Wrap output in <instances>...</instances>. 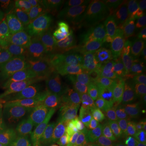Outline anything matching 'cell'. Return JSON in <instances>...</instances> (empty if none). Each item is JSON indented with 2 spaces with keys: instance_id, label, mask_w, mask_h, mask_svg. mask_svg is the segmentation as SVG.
Masks as SVG:
<instances>
[{
  "instance_id": "cell-1",
  "label": "cell",
  "mask_w": 146,
  "mask_h": 146,
  "mask_svg": "<svg viewBox=\"0 0 146 146\" xmlns=\"http://www.w3.org/2000/svg\"><path fill=\"white\" fill-rule=\"evenodd\" d=\"M105 44L103 33L96 27L80 32L61 44L50 56L61 73L70 74L98 59Z\"/></svg>"
},
{
  "instance_id": "cell-2",
  "label": "cell",
  "mask_w": 146,
  "mask_h": 146,
  "mask_svg": "<svg viewBox=\"0 0 146 146\" xmlns=\"http://www.w3.org/2000/svg\"><path fill=\"white\" fill-rule=\"evenodd\" d=\"M94 111L88 91L73 73L63 75V84L52 96L50 114L53 119L72 121L89 117Z\"/></svg>"
},
{
  "instance_id": "cell-3",
  "label": "cell",
  "mask_w": 146,
  "mask_h": 146,
  "mask_svg": "<svg viewBox=\"0 0 146 146\" xmlns=\"http://www.w3.org/2000/svg\"><path fill=\"white\" fill-rule=\"evenodd\" d=\"M58 136V131L49 112L27 113L14 125L0 131V146H30Z\"/></svg>"
},
{
  "instance_id": "cell-4",
  "label": "cell",
  "mask_w": 146,
  "mask_h": 146,
  "mask_svg": "<svg viewBox=\"0 0 146 146\" xmlns=\"http://www.w3.org/2000/svg\"><path fill=\"white\" fill-rule=\"evenodd\" d=\"M53 120L58 136L70 146H105L110 142L109 135L102 130L92 113L81 119Z\"/></svg>"
},
{
  "instance_id": "cell-5",
  "label": "cell",
  "mask_w": 146,
  "mask_h": 146,
  "mask_svg": "<svg viewBox=\"0 0 146 146\" xmlns=\"http://www.w3.org/2000/svg\"><path fill=\"white\" fill-rule=\"evenodd\" d=\"M73 74L88 91L94 110L106 107L109 105L114 81L108 76L98 58Z\"/></svg>"
},
{
  "instance_id": "cell-6",
  "label": "cell",
  "mask_w": 146,
  "mask_h": 146,
  "mask_svg": "<svg viewBox=\"0 0 146 146\" xmlns=\"http://www.w3.org/2000/svg\"><path fill=\"white\" fill-rule=\"evenodd\" d=\"M11 40L22 69L47 61L49 55L26 25H19L12 31Z\"/></svg>"
},
{
  "instance_id": "cell-7",
  "label": "cell",
  "mask_w": 146,
  "mask_h": 146,
  "mask_svg": "<svg viewBox=\"0 0 146 146\" xmlns=\"http://www.w3.org/2000/svg\"><path fill=\"white\" fill-rule=\"evenodd\" d=\"M63 77L51 62L45 61L23 70L21 87L53 96L61 88Z\"/></svg>"
},
{
  "instance_id": "cell-8",
  "label": "cell",
  "mask_w": 146,
  "mask_h": 146,
  "mask_svg": "<svg viewBox=\"0 0 146 146\" xmlns=\"http://www.w3.org/2000/svg\"><path fill=\"white\" fill-rule=\"evenodd\" d=\"M146 98V62L141 59L139 67L129 77L113 82L112 94L107 106H127Z\"/></svg>"
},
{
  "instance_id": "cell-9",
  "label": "cell",
  "mask_w": 146,
  "mask_h": 146,
  "mask_svg": "<svg viewBox=\"0 0 146 146\" xmlns=\"http://www.w3.org/2000/svg\"><path fill=\"white\" fill-rule=\"evenodd\" d=\"M22 72L11 36H7L0 45V93L4 98H10L21 88Z\"/></svg>"
},
{
  "instance_id": "cell-10",
  "label": "cell",
  "mask_w": 146,
  "mask_h": 146,
  "mask_svg": "<svg viewBox=\"0 0 146 146\" xmlns=\"http://www.w3.org/2000/svg\"><path fill=\"white\" fill-rule=\"evenodd\" d=\"M128 3L123 0H87L83 1V6L96 25L106 28L119 19Z\"/></svg>"
},
{
  "instance_id": "cell-11",
  "label": "cell",
  "mask_w": 146,
  "mask_h": 146,
  "mask_svg": "<svg viewBox=\"0 0 146 146\" xmlns=\"http://www.w3.org/2000/svg\"><path fill=\"white\" fill-rule=\"evenodd\" d=\"M92 27H96V24L83 6V7L78 10L63 14L54 28L61 44H63L80 32Z\"/></svg>"
},
{
  "instance_id": "cell-12",
  "label": "cell",
  "mask_w": 146,
  "mask_h": 146,
  "mask_svg": "<svg viewBox=\"0 0 146 146\" xmlns=\"http://www.w3.org/2000/svg\"><path fill=\"white\" fill-rule=\"evenodd\" d=\"M25 113L47 111L52 105V96L27 88L21 87L11 97Z\"/></svg>"
},
{
  "instance_id": "cell-13",
  "label": "cell",
  "mask_w": 146,
  "mask_h": 146,
  "mask_svg": "<svg viewBox=\"0 0 146 146\" xmlns=\"http://www.w3.org/2000/svg\"><path fill=\"white\" fill-rule=\"evenodd\" d=\"M115 34L135 41L146 49V13L126 16L115 28Z\"/></svg>"
},
{
  "instance_id": "cell-14",
  "label": "cell",
  "mask_w": 146,
  "mask_h": 146,
  "mask_svg": "<svg viewBox=\"0 0 146 146\" xmlns=\"http://www.w3.org/2000/svg\"><path fill=\"white\" fill-rule=\"evenodd\" d=\"M25 25L48 51L53 52L61 45L55 28L42 19L36 16H29Z\"/></svg>"
},
{
  "instance_id": "cell-15",
  "label": "cell",
  "mask_w": 146,
  "mask_h": 146,
  "mask_svg": "<svg viewBox=\"0 0 146 146\" xmlns=\"http://www.w3.org/2000/svg\"><path fill=\"white\" fill-rule=\"evenodd\" d=\"M29 3L30 16H36L55 27L63 16V11L55 0H33Z\"/></svg>"
},
{
  "instance_id": "cell-16",
  "label": "cell",
  "mask_w": 146,
  "mask_h": 146,
  "mask_svg": "<svg viewBox=\"0 0 146 146\" xmlns=\"http://www.w3.org/2000/svg\"><path fill=\"white\" fill-rule=\"evenodd\" d=\"M25 114L15 100L3 97L0 102V131L14 125Z\"/></svg>"
},
{
  "instance_id": "cell-17",
  "label": "cell",
  "mask_w": 146,
  "mask_h": 146,
  "mask_svg": "<svg viewBox=\"0 0 146 146\" xmlns=\"http://www.w3.org/2000/svg\"><path fill=\"white\" fill-rule=\"evenodd\" d=\"M0 10L6 19L18 24L29 12V3L20 0H0Z\"/></svg>"
},
{
  "instance_id": "cell-18",
  "label": "cell",
  "mask_w": 146,
  "mask_h": 146,
  "mask_svg": "<svg viewBox=\"0 0 146 146\" xmlns=\"http://www.w3.org/2000/svg\"><path fill=\"white\" fill-rule=\"evenodd\" d=\"M115 146H146V131L126 129L110 135Z\"/></svg>"
},
{
  "instance_id": "cell-19",
  "label": "cell",
  "mask_w": 146,
  "mask_h": 146,
  "mask_svg": "<svg viewBox=\"0 0 146 146\" xmlns=\"http://www.w3.org/2000/svg\"><path fill=\"white\" fill-rule=\"evenodd\" d=\"M115 58L124 66H138L139 53L135 47L127 42H119L116 45Z\"/></svg>"
},
{
  "instance_id": "cell-20",
  "label": "cell",
  "mask_w": 146,
  "mask_h": 146,
  "mask_svg": "<svg viewBox=\"0 0 146 146\" xmlns=\"http://www.w3.org/2000/svg\"><path fill=\"white\" fill-rule=\"evenodd\" d=\"M138 66H124L115 58H112L106 67V72L115 82L121 81L129 77L137 70Z\"/></svg>"
},
{
  "instance_id": "cell-21",
  "label": "cell",
  "mask_w": 146,
  "mask_h": 146,
  "mask_svg": "<svg viewBox=\"0 0 146 146\" xmlns=\"http://www.w3.org/2000/svg\"><path fill=\"white\" fill-rule=\"evenodd\" d=\"M58 5L61 7L64 14L70 13L83 7V1L77 0H55Z\"/></svg>"
},
{
  "instance_id": "cell-22",
  "label": "cell",
  "mask_w": 146,
  "mask_h": 146,
  "mask_svg": "<svg viewBox=\"0 0 146 146\" xmlns=\"http://www.w3.org/2000/svg\"><path fill=\"white\" fill-rule=\"evenodd\" d=\"M146 13V0L132 2L128 7L127 16H137Z\"/></svg>"
},
{
  "instance_id": "cell-23",
  "label": "cell",
  "mask_w": 146,
  "mask_h": 146,
  "mask_svg": "<svg viewBox=\"0 0 146 146\" xmlns=\"http://www.w3.org/2000/svg\"><path fill=\"white\" fill-rule=\"evenodd\" d=\"M30 146H70L67 142L63 141L60 136H54L52 138L38 141Z\"/></svg>"
},
{
  "instance_id": "cell-24",
  "label": "cell",
  "mask_w": 146,
  "mask_h": 146,
  "mask_svg": "<svg viewBox=\"0 0 146 146\" xmlns=\"http://www.w3.org/2000/svg\"><path fill=\"white\" fill-rule=\"evenodd\" d=\"M8 31V27L0 19V38L4 40L7 37V33Z\"/></svg>"
},
{
  "instance_id": "cell-25",
  "label": "cell",
  "mask_w": 146,
  "mask_h": 146,
  "mask_svg": "<svg viewBox=\"0 0 146 146\" xmlns=\"http://www.w3.org/2000/svg\"><path fill=\"white\" fill-rule=\"evenodd\" d=\"M105 146H115V145H114V144H113V143H112V142H111V141H110V143H108L106 145H105Z\"/></svg>"
},
{
  "instance_id": "cell-26",
  "label": "cell",
  "mask_w": 146,
  "mask_h": 146,
  "mask_svg": "<svg viewBox=\"0 0 146 146\" xmlns=\"http://www.w3.org/2000/svg\"><path fill=\"white\" fill-rule=\"evenodd\" d=\"M3 41H4V40H3V39H1V38H0V45H1V43L3 42Z\"/></svg>"
},
{
  "instance_id": "cell-27",
  "label": "cell",
  "mask_w": 146,
  "mask_h": 146,
  "mask_svg": "<svg viewBox=\"0 0 146 146\" xmlns=\"http://www.w3.org/2000/svg\"><path fill=\"white\" fill-rule=\"evenodd\" d=\"M141 102H146V98H145L144 100H142V101H141Z\"/></svg>"
}]
</instances>
